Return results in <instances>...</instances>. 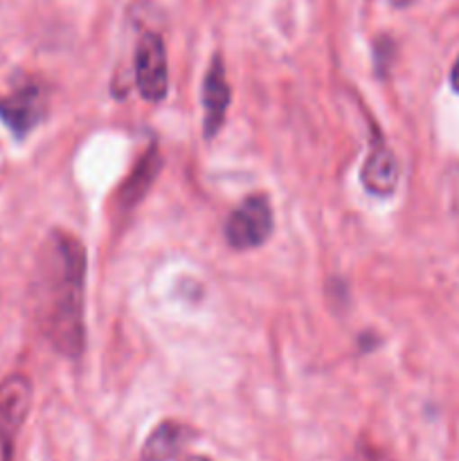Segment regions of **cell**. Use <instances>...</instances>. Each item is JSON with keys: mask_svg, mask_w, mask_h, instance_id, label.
I'll return each mask as SVG.
<instances>
[{"mask_svg": "<svg viewBox=\"0 0 459 461\" xmlns=\"http://www.w3.org/2000/svg\"><path fill=\"white\" fill-rule=\"evenodd\" d=\"M84 243L66 230H52L36 257V318L50 345L66 358L84 351Z\"/></svg>", "mask_w": 459, "mask_h": 461, "instance_id": "obj_1", "label": "cell"}, {"mask_svg": "<svg viewBox=\"0 0 459 461\" xmlns=\"http://www.w3.org/2000/svg\"><path fill=\"white\" fill-rule=\"evenodd\" d=\"M160 165H162L160 151H158L156 144H151V147H148V151L140 158V162L135 165V169L129 174V178L124 180V185L120 187V192H117L120 210L129 212L130 207H135L140 201H142L144 194L148 192V187H151L153 180H156L158 171H160Z\"/></svg>", "mask_w": 459, "mask_h": 461, "instance_id": "obj_9", "label": "cell"}, {"mask_svg": "<svg viewBox=\"0 0 459 461\" xmlns=\"http://www.w3.org/2000/svg\"><path fill=\"white\" fill-rule=\"evenodd\" d=\"M32 408V385L21 374H12L0 383V448L3 461H12L21 428Z\"/></svg>", "mask_w": 459, "mask_h": 461, "instance_id": "obj_3", "label": "cell"}, {"mask_svg": "<svg viewBox=\"0 0 459 461\" xmlns=\"http://www.w3.org/2000/svg\"><path fill=\"white\" fill-rule=\"evenodd\" d=\"M135 84L147 102L160 104L169 90V70H166V50L160 34L147 32L138 41L135 50Z\"/></svg>", "mask_w": 459, "mask_h": 461, "instance_id": "obj_4", "label": "cell"}, {"mask_svg": "<svg viewBox=\"0 0 459 461\" xmlns=\"http://www.w3.org/2000/svg\"><path fill=\"white\" fill-rule=\"evenodd\" d=\"M392 5H394V7H408V5H412L414 0H390Z\"/></svg>", "mask_w": 459, "mask_h": 461, "instance_id": "obj_12", "label": "cell"}, {"mask_svg": "<svg viewBox=\"0 0 459 461\" xmlns=\"http://www.w3.org/2000/svg\"><path fill=\"white\" fill-rule=\"evenodd\" d=\"M360 180H363V187L369 194L382 198L392 196L399 187L400 162L378 133L376 138H372V147H369L367 158H364L363 169H360Z\"/></svg>", "mask_w": 459, "mask_h": 461, "instance_id": "obj_6", "label": "cell"}, {"mask_svg": "<svg viewBox=\"0 0 459 461\" xmlns=\"http://www.w3.org/2000/svg\"><path fill=\"white\" fill-rule=\"evenodd\" d=\"M45 115L43 88L32 81L16 86L9 95L0 97V120L18 140L25 138L32 129H36Z\"/></svg>", "mask_w": 459, "mask_h": 461, "instance_id": "obj_5", "label": "cell"}, {"mask_svg": "<svg viewBox=\"0 0 459 461\" xmlns=\"http://www.w3.org/2000/svg\"><path fill=\"white\" fill-rule=\"evenodd\" d=\"M192 437L194 432L183 423H160V426L153 428V432L144 441L142 450H140V461H174L183 453Z\"/></svg>", "mask_w": 459, "mask_h": 461, "instance_id": "obj_8", "label": "cell"}, {"mask_svg": "<svg viewBox=\"0 0 459 461\" xmlns=\"http://www.w3.org/2000/svg\"><path fill=\"white\" fill-rule=\"evenodd\" d=\"M184 461H210V459H205V457H198V455H194V457H187Z\"/></svg>", "mask_w": 459, "mask_h": 461, "instance_id": "obj_13", "label": "cell"}, {"mask_svg": "<svg viewBox=\"0 0 459 461\" xmlns=\"http://www.w3.org/2000/svg\"><path fill=\"white\" fill-rule=\"evenodd\" d=\"M354 461H392V459L387 457V455L382 453V450L378 448V446L360 444L358 448H356Z\"/></svg>", "mask_w": 459, "mask_h": 461, "instance_id": "obj_10", "label": "cell"}, {"mask_svg": "<svg viewBox=\"0 0 459 461\" xmlns=\"http://www.w3.org/2000/svg\"><path fill=\"white\" fill-rule=\"evenodd\" d=\"M230 86L228 77H225V66L220 54H216L210 61V68H207L205 81H202V133H205L207 140L214 138L220 131L225 122V113H228L230 106Z\"/></svg>", "mask_w": 459, "mask_h": 461, "instance_id": "obj_7", "label": "cell"}, {"mask_svg": "<svg viewBox=\"0 0 459 461\" xmlns=\"http://www.w3.org/2000/svg\"><path fill=\"white\" fill-rule=\"evenodd\" d=\"M450 86H453L454 93H459V57L453 63V70H450Z\"/></svg>", "mask_w": 459, "mask_h": 461, "instance_id": "obj_11", "label": "cell"}, {"mask_svg": "<svg viewBox=\"0 0 459 461\" xmlns=\"http://www.w3.org/2000/svg\"><path fill=\"white\" fill-rule=\"evenodd\" d=\"M274 216L268 196L255 194L238 203L225 221V241L234 250H252L268 241Z\"/></svg>", "mask_w": 459, "mask_h": 461, "instance_id": "obj_2", "label": "cell"}]
</instances>
